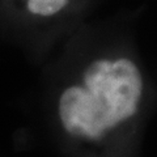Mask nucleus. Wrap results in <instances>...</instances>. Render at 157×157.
<instances>
[{
  "label": "nucleus",
  "instance_id": "2",
  "mask_svg": "<svg viewBox=\"0 0 157 157\" xmlns=\"http://www.w3.org/2000/svg\"><path fill=\"white\" fill-rule=\"evenodd\" d=\"M73 0H0V25L18 21H50L70 11Z\"/></svg>",
  "mask_w": 157,
  "mask_h": 157
},
{
  "label": "nucleus",
  "instance_id": "1",
  "mask_svg": "<svg viewBox=\"0 0 157 157\" xmlns=\"http://www.w3.org/2000/svg\"><path fill=\"white\" fill-rule=\"evenodd\" d=\"M144 90L143 72L132 59H93L59 89L58 127L73 145H104L137 117Z\"/></svg>",
  "mask_w": 157,
  "mask_h": 157
}]
</instances>
